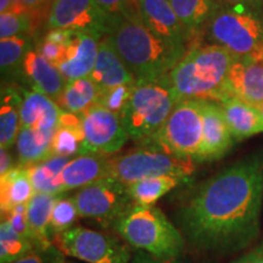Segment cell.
Returning <instances> with one entry per match:
<instances>
[{"label": "cell", "instance_id": "obj_1", "mask_svg": "<svg viewBox=\"0 0 263 263\" xmlns=\"http://www.w3.org/2000/svg\"><path fill=\"white\" fill-rule=\"evenodd\" d=\"M263 202V162L246 157L205 180L176 211L177 227L193 248L229 254L258 238Z\"/></svg>", "mask_w": 263, "mask_h": 263}, {"label": "cell", "instance_id": "obj_2", "mask_svg": "<svg viewBox=\"0 0 263 263\" xmlns=\"http://www.w3.org/2000/svg\"><path fill=\"white\" fill-rule=\"evenodd\" d=\"M108 41L137 83L167 77L188 51L163 41L141 22L139 15L114 16Z\"/></svg>", "mask_w": 263, "mask_h": 263}, {"label": "cell", "instance_id": "obj_3", "mask_svg": "<svg viewBox=\"0 0 263 263\" xmlns=\"http://www.w3.org/2000/svg\"><path fill=\"white\" fill-rule=\"evenodd\" d=\"M236 59L218 45H193L168 74L177 103L192 99L222 103L234 97L228 74Z\"/></svg>", "mask_w": 263, "mask_h": 263}, {"label": "cell", "instance_id": "obj_4", "mask_svg": "<svg viewBox=\"0 0 263 263\" xmlns=\"http://www.w3.org/2000/svg\"><path fill=\"white\" fill-rule=\"evenodd\" d=\"M114 229L132 248L160 261L180 258L185 239L178 227L155 206L132 205L114 224Z\"/></svg>", "mask_w": 263, "mask_h": 263}, {"label": "cell", "instance_id": "obj_5", "mask_svg": "<svg viewBox=\"0 0 263 263\" xmlns=\"http://www.w3.org/2000/svg\"><path fill=\"white\" fill-rule=\"evenodd\" d=\"M202 34L213 45L256 62H263V26L255 10L244 5L218 6Z\"/></svg>", "mask_w": 263, "mask_h": 263}, {"label": "cell", "instance_id": "obj_6", "mask_svg": "<svg viewBox=\"0 0 263 263\" xmlns=\"http://www.w3.org/2000/svg\"><path fill=\"white\" fill-rule=\"evenodd\" d=\"M177 104L168 76L153 82L136 83L121 112L128 137L141 145L153 139L162 128Z\"/></svg>", "mask_w": 263, "mask_h": 263}, {"label": "cell", "instance_id": "obj_7", "mask_svg": "<svg viewBox=\"0 0 263 263\" xmlns=\"http://www.w3.org/2000/svg\"><path fill=\"white\" fill-rule=\"evenodd\" d=\"M194 162L192 159L172 155L160 147L143 145L123 155L110 157L108 177L127 186L139 180L166 174L190 177L195 170Z\"/></svg>", "mask_w": 263, "mask_h": 263}, {"label": "cell", "instance_id": "obj_8", "mask_svg": "<svg viewBox=\"0 0 263 263\" xmlns=\"http://www.w3.org/2000/svg\"><path fill=\"white\" fill-rule=\"evenodd\" d=\"M202 100L178 101L153 139L143 145H154L183 159H195L202 143Z\"/></svg>", "mask_w": 263, "mask_h": 263}, {"label": "cell", "instance_id": "obj_9", "mask_svg": "<svg viewBox=\"0 0 263 263\" xmlns=\"http://www.w3.org/2000/svg\"><path fill=\"white\" fill-rule=\"evenodd\" d=\"M54 239L61 252L87 263H130L133 257L116 236L84 227H73Z\"/></svg>", "mask_w": 263, "mask_h": 263}, {"label": "cell", "instance_id": "obj_10", "mask_svg": "<svg viewBox=\"0 0 263 263\" xmlns=\"http://www.w3.org/2000/svg\"><path fill=\"white\" fill-rule=\"evenodd\" d=\"M72 197L82 218L95 219L112 227L134 205L127 185L111 177L80 189Z\"/></svg>", "mask_w": 263, "mask_h": 263}, {"label": "cell", "instance_id": "obj_11", "mask_svg": "<svg viewBox=\"0 0 263 263\" xmlns=\"http://www.w3.org/2000/svg\"><path fill=\"white\" fill-rule=\"evenodd\" d=\"M114 16L95 0H55L48 14V27L90 33L104 38L112 26Z\"/></svg>", "mask_w": 263, "mask_h": 263}, {"label": "cell", "instance_id": "obj_12", "mask_svg": "<svg viewBox=\"0 0 263 263\" xmlns=\"http://www.w3.org/2000/svg\"><path fill=\"white\" fill-rule=\"evenodd\" d=\"M84 133L83 154L112 155L121 150L128 137L121 116L99 104H93L81 114Z\"/></svg>", "mask_w": 263, "mask_h": 263}, {"label": "cell", "instance_id": "obj_13", "mask_svg": "<svg viewBox=\"0 0 263 263\" xmlns=\"http://www.w3.org/2000/svg\"><path fill=\"white\" fill-rule=\"evenodd\" d=\"M138 15L144 25L163 41L185 48L195 34L177 16L170 0H137Z\"/></svg>", "mask_w": 263, "mask_h": 263}, {"label": "cell", "instance_id": "obj_14", "mask_svg": "<svg viewBox=\"0 0 263 263\" xmlns=\"http://www.w3.org/2000/svg\"><path fill=\"white\" fill-rule=\"evenodd\" d=\"M202 116L203 136L199 153L194 159L196 162L221 159L235 143L219 103L202 100Z\"/></svg>", "mask_w": 263, "mask_h": 263}, {"label": "cell", "instance_id": "obj_15", "mask_svg": "<svg viewBox=\"0 0 263 263\" xmlns=\"http://www.w3.org/2000/svg\"><path fill=\"white\" fill-rule=\"evenodd\" d=\"M101 37L90 33L74 32L65 47L64 59L58 66L67 82L89 77L94 70Z\"/></svg>", "mask_w": 263, "mask_h": 263}, {"label": "cell", "instance_id": "obj_16", "mask_svg": "<svg viewBox=\"0 0 263 263\" xmlns=\"http://www.w3.org/2000/svg\"><path fill=\"white\" fill-rule=\"evenodd\" d=\"M228 84L234 97L263 107V62L238 58L229 70Z\"/></svg>", "mask_w": 263, "mask_h": 263}, {"label": "cell", "instance_id": "obj_17", "mask_svg": "<svg viewBox=\"0 0 263 263\" xmlns=\"http://www.w3.org/2000/svg\"><path fill=\"white\" fill-rule=\"evenodd\" d=\"M89 77L97 84L99 93L118 85L137 83L134 76L111 45L107 37L100 41L97 62Z\"/></svg>", "mask_w": 263, "mask_h": 263}, {"label": "cell", "instance_id": "obj_18", "mask_svg": "<svg viewBox=\"0 0 263 263\" xmlns=\"http://www.w3.org/2000/svg\"><path fill=\"white\" fill-rule=\"evenodd\" d=\"M21 106V128L55 133L62 110L50 97L37 90H25Z\"/></svg>", "mask_w": 263, "mask_h": 263}, {"label": "cell", "instance_id": "obj_19", "mask_svg": "<svg viewBox=\"0 0 263 263\" xmlns=\"http://www.w3.org/2000/svg\"><path fill=\"white\" fill-rule=\"evenodd\" d=\"M110 156L103 154H82L70 160L62 171L64 193L82 189L108 177Z\"/></svg>", "mask_w": 263, "mask_h": 263}, {"label": "cell", "instance_id": "obj_20", "mask_svg": "<svg viewBox=\"0 0 263 263\" xmlns=\"http://www.w3.org/2000/svg\"><path fill=\"white\" fill-rule=\"evenodd\" d=\"M21 71L33 89L48 95L51 99L60 97L64 91L67 81L59 71L58 67L51 65L39 54L37 49H31L22 62Z\"/></svg>", "mask_w": 263, "mask_h": 263}, {"label": "cell", "instance_id": "obj_21", "mask_svg": "<svg viewBox=\"0 0 263 263\" xmlns=\"http://www.w3.org/2000/svg\"><path fill=\"white\" fill-rule=\"evenodd\" d=\"M235 141L244 140L263 132V114L241 99L232 97L219 103Z\"/></svg>", "mask_w": 263, "mask_h": 263}, {"label": "cell", "instance_id": "obj_22", "mask_svg": "<svg viewBox=\"0 0 263 263\" xmlns=\"http://www.w3.org/2000/svg\"><path fill=\"white\" fill-rule=\"evenodd\" d=\"M59 195L35 193L27 205V219L31 239L35 248L49 249L52 246L50 221L52 207Z\"/></svg>", "mask_w": 263, "mask_h": 263}, {"label": "cell", "instance_id": "obj_23", "mask_svg": "<svg viewBox=\"0 0 263 263\" xmlns=\"http://www.w3.org/2000/svg\"><path fill=\"white\" fill-rule=\"evenodd\" d=\"M28 167L15 166L5 176L0 177V209L2 216L9 213L16 206L27 205L34 195Z\"/></svg>", "mask_w": 263, "mask_h": 263}, {"label": "cell", "instance_id": "obj_24", "mask_svg": "<svg viewBox=\"0 0 263 263\" xmlns=\"http://www.w3.org/2000/svg\"><path fill=\"white\" fill-rule=\"evenodd\" d=\"M84 151V133L81 115L62 111L60 124L52 138V156L68 157L82 155Z\"/></svg>", "mask_w": 263, "mask_h": 263}, {"label": "cell", "instance_id": "obj_25", "mask_svg": "<svg viewBox=\"0 0 263 263\" xmlns=\"http://www.w3.org/2000/svg\"><path fill=\"white\" fill-rule=\"evenodd\" d=\"M54 133H48L33 128H21L16 139L18 164L31 167L52 156L51 145Z\"/></svg>", "mask_w": 263, "mask_h": 263}, {"label": "cell", "instance_id": "obj_26", "mask_svg": "<svg viewBox=\"0 0 263 263\" xmlns=\"http://www.w3.org/2000/svg\"><path fill=\"white\" fill-rule=\"evenodd\" d=\"M22 98L12 87L2 89V105H0V146L10 149L16 144L21 129V106Z\"/></svg>", "mask_w": 263, "mask_h": 263}, {"label": "cell", "instance_id": "obj_27", "mask_svg": "<svg viewBox=\"0 0 263 263\" xmlns=\"http://www.w3.org/2000/svg\"><path fill=\"white\" fill-rule=\"evenodd\" d=\"M189 177L166 174V176L151 177V178L139 180L128 185L127 189L134 203L141 206H154L157 200H160L171 190L186 183Z\"/></svg>", "mask_w": 263, "mask_h": 263}, {"label": "cell", "instance_id": "obj_28", "mask_svg": "<svg viewBox=\"0 0 263 263\" xmlns=\"http://www.w3.org/2000/svg\"><path fill=\"white\" fill-rule=\"evenodd\" d=\"M68 162V157L51 156L50 159L28 167L29 178L34 192L49 195L64 194L61 174Z\"/></svg>", "mask_w": 263, "mask_h": 263}, {"label": "cell", "instance_id": "obj_29", "mask_svg": "<svg viewBox=\"0 0 263 263\" xmlns=\"http://www.w3.org/2000/svg\"><path fill=\"white\" fill-rule=\"evenodd\" d=\"M99 89L90 77L67 82L64 91L57 100L62 111L81 115L97 103Z\"/></svg>", "mask_w": 263, "mask_h": 263}, {"label": "cell", "instance_id": "obj_30", "mask_svg": "<svg viewBox=\"0 0 263 263\" xmlns=\"http://www.w3.org/2000/svg\"><path fill=\"white\" fill-rule=\"evenodd\" d=\"M177 16L194 34L202 31L218 8L217 0H170Z\"/></svg>", "mask_w": 263, "mask_h": 263}, {"label": "cell", "instance_id": "obj_31", "mask_svg": "<svg viewBox=\"0 0 263 263\" xmlns=\"http://www.w3.org/2000/svg\"><path fill=\"white\" fill-rule=\"evenodd\" d=\"M35 249L31 239L18 234L11 224L2 219L0 224V263H14Z\"/></svg>", "mask_w": 263, "mask_h": 263}, {"label": "cell", "instance_id": "obj_32", "mask_svg": "<svg viewBox=\"0 0 263 263\" xmlns=\"http://www.w3.org/2000/svg\"><path fill=\"white\" fill-rule=\"evenodd\" d=\"M32 49L31 39L27 35L0 41V67L3 73L21 68L27 52Z\"/></svg>", "mask_w": 263, "mask_h": 263}, {"label": "cell", "instance_id": "obj_33", "mask_svg": "<svg viewBox=\"0 0 263 263\" xmlns=\"http://www.w3.org/2000/svg\"><path fill=\"white\" fill-rule=\"evenodd\" d=\"M80 217L78 210L76 207L73 197L58 196L57 202L52 207L51 221H50V232L52 235V241L57 235L67 232L68 229L73 228L74 222Z\"/></svg>", "mask_w": 263, "mask_h": 263}, {"label": "cell", "instance_id": "obj_34", "mask_svg": "<svg viewBox=\"0 0 263 263\" xmlns=\"http://www.w3.org/2000/svg\"><path fill=\"white\" fill-rule=\"evenodd\" d=\"M32 28V17L28 14L9 11L0 14V38L8 39L25 35Z\"/></svg>", "mask_w": 263, "mask_h": 263}, {"label": "cell", "instance_id": "obj_35", "mask_svg": "<svg viewBox=\"0 0 263 263\" xmlns=\"http://www.w3.org/2000/svg\"><path fill=\"white\" fill-rule=\"evenodd\" d=\"M136 84H123L118 87L111 88V89L105 90L103 93H99L98 100L95 104L101 105L106 107L107 110L112 111L115 114L121 115L126 106L128 99H129L133 88Z\"/></svg>", "mask_w": 263, "mask_h": 263}, {"label": "cell", "instance_id": "obj_36", "mask_svg": "<svg viewBox=\"0 0 263 263\" xmlns=\"http://www.w3.org/2000/svg\"><path fill=\"white\" fill-rule=\"evenodd\" d=\"M107 14L115 16H132L138 14L137 0H95Z\"/></svg>", "mask_w": 263, "mask_h": 263}, {"label": "cell", "instance_id": "obj_37", "mask_svg": "<svg viewBox=\"0 0 263 263\" xmlns=\"http://www.w3.org/2000/svg\"><path fill=\"white\" fill-rule=\"evenodd\" d=\"M27 205L16 206L14 210H11L9 213L3 216V218L5 217L6 221L11 224L12 228H14V230H16L18 234L31 239V233H29V226L27 219Z\"/></svg>", "mask_w": 263, "mask_h": 263}, {"label": "cell", "instance_id": "obj_38", "mask_svg": "<svg viewBox=\"0 0 263 263\" xmlns=\"http://www.w3.org/2000/svg\"><path fill=\"white\" fill-rule=\"evenodd\" d=\"M64 256L54 246L49 249H38L35 248L25 257L20 258L14 263H58Z\"/></svg>", "mask_w": 263, "mask_h": 263}, {"label": "cell", "instance_id": "obj_39", "mask_svg": "<svg viewBox=\"0 0 263 263\" xmlns=\"http://www.w3.org/2000/svg\"><path fill=\"white\" fill-rule=\"evenodd\" d=\"M37 50L45 60H48L55 67L60 65L65 54V47L59 45L57 43L49 42L45 38L39 43V45H37Z\"/></svg>", "mask_w": 263, "mask_h": 263}, {"label": "cell", "instance_id": "obj_40", "mask_svg": "<svg viewBox=\"0 0 263 263\" xmlns=\"http://www.w3.org/2000/svg\"><path fill=\"white\" fill-rule=\"evenodd\" d=\"M74 31H70V29H61V28H54L50 29L45 35V39L49 42L57 43L59 45L66 47L70 43V41L73 37Z\"/></svg>", "mask_w": 263, "mask_h": 263}, {"label": "cell", "instance_id": "obj_41", "mask_svg": "<svg viewBox=\"0 0 263 263\" xmlns=\"http://www.w3.org/2000/svg\"><path fill=\"white\" fill-rule=\"evenodd\" d=\"M232 263H263V242L250 250L248 254L241 255Z\"/></svg>", "mask_w": 263, "mask_h": 263}, {"label": "cell", "instance_id": "obj_42", "mask_svg": "<svg viewBox=\"0 0 263 263\" xmlns=\"http://www.w3.org/2000/svg\"><path fill=\"white\" fill-rule=\"evenodd\" d=\"M130 263H189V262L183 261V259H180V258L173 259V261H168V262L160 261V259L153 257V256L146 254V252L137 250L136 254H134L133 257H132Z\"/></svg>", "mask_w": 263, "mask_h": 263}, {"label": "cell", "instance_id": "obj_43", "mask_svg": "<svg viewBox=\"0 0 263 263\" xmlns=\"http://www.w3.org/2000/svg\"><path fill=\"white\" fill-rule=\"evenodd\" d=\"M218 6H235L244 5L252 10L259 8L263 4V0H217Z\"/></svg>", "mask_w": 263, "mask_h": 263}, {"label": "cell", "instance_id": "obj_44", "mask_svg": "<svg viewBox=\"0 0 263 263\" xmlns=\"http://www.w3.org/2000/svg\"><path fill=\"white\" fill-rule=\"evenodd\" d=\"M14 167V159H12L11 154L9 153V149L0 150V177L5 176Z\"/></svg>", "mask_w": 263, "mask_h": 263}, {"label": "cell", "instance_id": "obj_45", "mask_svg": "<svg viewBox=\"0 0 263 263\" xmlns=\"http://www.w3.org/2000/svg\"><path fill=\"white\" fill-rule=\"evenodd\" d=\"M20 2L26 14L31 15L32 18L42 11L43 5L45 4V0H20Z\"/></svg>", "mask_w": 263, "mask_h": 263}, {"label": "cell", "instance_id": "obj_46", "mask_svg": "<svg viewBox=\"0 0 263 263\" xmlns=\"http://www.w3.org/2000/svg\"><path fill=\"white\" fill-rule=\"evenodd\" d=\"M12 0H0V14L11 11Z\"/></svg>", "mask_w": 263, "mask_h": 263}, {"label": "cell", "instance_id": "obj_47", "mask_svg": "<svg viewBox=\"0 0 263 263\" xmlns=\"http://www.w3.org/2000/svg\"><path fill=\"white\" fill-rule=\"evenodd\" d=\"M55 0H45V3H54Z\"/></svg>", "mask_w": 263, "mask_h": 263}, {"label": "cell", "instance_id": "obj_48", "mask_svg": "<svg viewBox=\"0 0 263 263\" xmlns=\"http://www.w3.org/2000/svg\"><path fill=\"white\" fill-rule=\"evenodd\" d=\"M58 263H67V262H65V261H64V258H62V259H60V261H59Z\"/></svg>", "mask_w": 263, "mask_h": 263}]
</instances>
